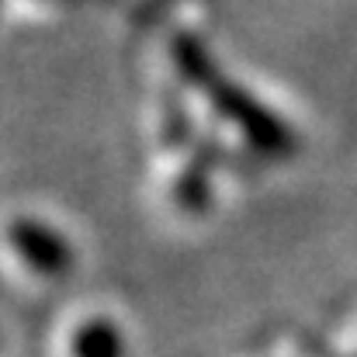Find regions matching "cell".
I'll list each match as a JSON object with an SVG mask.
<instances>
[{
    "instance_id": "cell-5",
    "label": "cell",
    "mask_w": 357,
    "mask_h": 357,
    "mask_svg": "<svg viewBox=\"0 0 357 357\" xmlns=\"http://www.w3.org/2000/svg\"><path fill=\"white\" fill-rule=\"evenodd\" d=\"M119 351H121V344H119L115 326L91 323L77 337V357H119Z\"/></svg>"
},
{
    "instance_id": "cell-3",
    "label": "cell",
    "mask_w": 357,
    "mask_h": 357,
    "mask_svg": "<svg viewBox=\"0 0 357 357\" xmlns=\"http://www.w3.org/2000/svg\"><path fill=\"white\" fill-rule=\"evenodd\" d=\"M170 52H174V63L181 70V77L191 84V87H205L212 77H215V63L208 56V49L195 38V35H177L170 42Z\"/></svg>"
},
{
    "instance_id": "cell-2",
    "label": "cell",
    "mask_w": 357,
    "mask_h": 357,
    "mask_svg": "<svg viewBox=\"0 0 357 357\" xmlns=\"http://www.w3.org/2000/svg\"><path fill=\"white\" fill-rule=\"evenodd\" d=\"M10 243L24 257V264H31L42 274H59V271L70 267V246L38 222H24V219L14 222L10 226Z\"/></svg>"
},
{
    "instance_id": "cell-1",
    "label": "cell",
    "mask_w": 357,
    "mask_h": 357,
    "mask_svg": "<svg viewBox=\"0 0 357 357\" xmlns=\"http://www.w3.org/2000/svg\"><path fill=\"white\" fill-rule=\"evenodd\" d=\"M202 91L212 98V105L233 121V125H236L239 132H243L260 153H267V156H288V153L295 149V135H291V128L281 125V121L274 119L264 105H257L250 94H243L236 84H229V80H222V77L215 73Z\"/></svg>"
},
{
    "instance_id": "cell-4",
    "label": "cell",
    "mask_w": 357,
    "mask_h": 357,
    "mask_svg": "<svg viewBox=\"0 0 357 357\" xmlns=\"http://www.w3.org/2000/svg\"><path fill=\"white\" fill-rule=\"evenodd\" d=\"M177 202L188 208V212H202L208 205V174H205V163L195 160L181 181H177Z\"/></svg>"
}]
</instances>
